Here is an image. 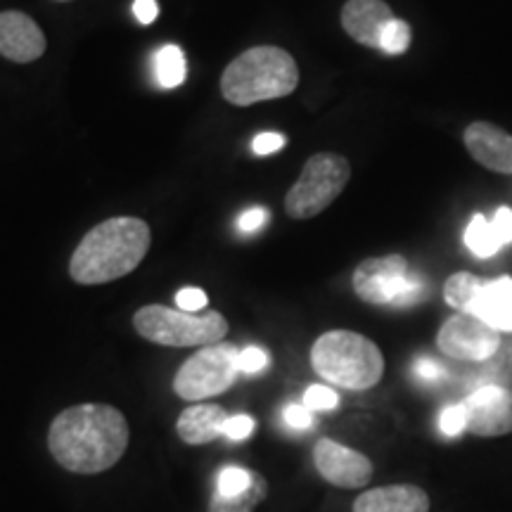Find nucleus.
Here are the masks:
<instances>
[{"label": "nucleus", "mask_w": 512, "mask_h": 512, "mask_svg": "<svg viewBox=\"0 0 512 512\" xmlns=\"http://www.w3.org/2000/svg\"><path fill=\"white\" fill-rule=\"evenodd\" d=\"M411 27H408L403 19H392V22L387 24L382 31V38H380V50L387 55H403L411 46Z\"/></svg>", "instance_id": "22"}, {"label": "nucleus", "mask_w": 512, "mask_h": 512, "mask_svg": "<svg viewBox=\"0 0 512 512\" xmlns=\"http://www.w3.org/2000/svg\"><path fill=\"white\" fill-rule=\"evenodd\" d=\"M354 512H430V496L413 484L380 486L358 496Z\"/></svg>", "instance_id": "15"}, {"label": "nucleus", "mask_w": 512, "mask_h": 512, "mask_svg": "<svg viewBox=\"0 0 512 512\" xmlns=\"http://www.w3.org/2000/svg\"><path fill=\"white\" fill-rule=\"evenodd\" d=\"M311 366L335 387L366 392L382 380L384 358L373 339L351 330H330L313 344Z\"/></svg>", "instance_id": "4"}, {"label": "nucleus", "mask_w": 512, "mask_h": 512, "mask_svg": "<svg viewBox=\"0 0 512 512\" xmlns=\"http://www.w3.org/2000/svg\"><path fill=\"white\" fill-rule=\"evenodd\" d=\"M240 375V349L235 344L219 342L202 347L178 368L174 392L183 401H202L223 394Z\"/></svg>", "instance_id": "8"}, {"label": "nucleus", "mask_w": 512, "mask_h": 512, "mask_svg": "<svg viewBox=\"0 0 512 512\" xmlns=\"http://www.w3.org/2000/svg\"><path fill=\"white\" fill-rule=\"evenodd\" d=\"M150 242V226L143 219L114 216L83 235L69 261V275L79 285L114 283L143 264Z\"/></svg>", "instance_id": "2"}, {"label": "nucleus", "mask_w": 512, "mask_h": 512, "mask_svg": "<svg viewBox=\"0 0 512 512\" xmlns=\"http://www.w3.org/2000/svg\"><path fill=\"white\" fill-rule=\"evenodd\" d=\"M268 366V354L259 347H247L240 351V373L254 375Z\"/></svg>", "instance_id": "29"}, {"label": "nucleus", "mask_w": 512, "mask_h": 512, "mask_svg": "<svg viewBox=\"0 0 512 512\" xmlns=\"http://www.w3.org/2000/svg\"><path fill=\"white\" fill-rule=\"evenodd\" d=\"M128 422L107 403H79L64 408L48 430V448L64 470L100 475L121 460L128 448Z\"/></svg>", "instance_id": "1"}, {"label": "nucleus", "mask_w": 512, "mask_h": 512, "mask_svg": "<svg viewBox=\"0 0 512 512\" xmlns=\"http://www.w3.org/2000/svg\"><path fill=\"white\" fill-rule=\"evenodd\" d=\"M176 304L181 311L200 313L207 309L209 297H207V292L200 290V287H183V290L176 294Z\"/></svg>", "instance_id": "27"}, {"label": "nucleus", "mask_w": 512, "mask_h": 512, "mask_svg": "<svg viewBox=\"0 0 512 512\" xmlns=\"http://www.w3.org/2000/svg\"><path fill=\"white\" fill-rule=\"evenodd\" d=\"M470 313L498 332H512V278L484 280Z\"/></svg>", "instance_id": "16"}, {"label": "nucleus", "mask_w": 512, "mask_h": 512, "mask_svg": "<svg viewBox=\"0 0 512 512\" xmlns=\"http://www.w3.org/2000/svg\"><path fill=\"white\" fill-rule=\"evenodd\" d=\"M133 328L147 342L162 347H211L223 342L228 335V320L219 311L188 313L169 309L162 304H150L136 311Z\"/></svg>", "instance_id": "5"}, {"label": "nucleus", "mask_w": 512, "mask_h": 512, "mask_svg": "<svg viewBox=\"0 0 512 512\" xmlns=\"http://www.w3.org/2000/svg\"><path fill=\"white\" fill-rule=\"evenodd\" d=\"M313 463L325 482L342 489H363L373 479V463L363 453L332 439H320L313 448Z\"/></svg>", "instance_id": "11"}, {"label": "nucleus", "mask_w": 512, "mask_h": 512, "mask_svg": "<svg viewBox=\"0 0 512 512\" xmlns=\"http://www.w3.org/2000/svg\"><path fill=\"white\" fill-rule=\"evenodd\" d=\"M351 178L347 157L335 152H318L304 164L302 176L285 197V211L294 221H306L325 211L342 195Z\"/></svg>", "instance_id": "7"}, {"label": "nucleus", "mask_w": 512, "mask_h": 512, "mask_svg": "<svg viewBox=\"0 0 512 512\" xmlns=\"http://www.w3.org/2000/svg\"><path fill=\"white\" fill-rule=\"evenodd\" d=\"M266 496H268L266 479L261 477L259 472H254L249 489L240 491V494L228 496V494H221V491H214L207 512H252L256 505L266 501Z\"/></svg>", "instance_id": "18"}, {"label": "nucleus", "mask_w": 512, "mask_h": 512, "mask_svg": "<svg viewBox=\"0 0 512 512\" xmlns=\"http://www.w3.org/2000/svg\"><path fill=\"white\" fill-rule=\"evenodd\" d=\"M252 147H254L256 155H261V157L273 155V152H280L285 147V136L283 133H273V131L259 133V136L254 138Z\"/></svg>", "instance_id": "31"}, {"label": "nucleus", "mask_w": 512, "mask_h": 512, "mask_svg": "<svg viewBox=\"0 0 512 512\" xmlns=\"http://www.w3.org/2000/svg\"><path fill=\"white\" fill-rule=\"evenodd\" d=\"M491 223H494L496 235H498V240L503 242V247L510 245V242H512V209L510 207H501L494 214V219H491Z\"/></svg>", "instance_id": "32"}, {"label": "nucleus", "mask_w": 512, "mask_h": 512, "mask_svg": "<svg viewBox=\"0 0 512 512\" xmlns=\"http://www.w3.org/2000/svg\"><path fill=\"white\" fill-rule=\"evenodd\" d=\"M304 406L309 411H332L339 406V396L335 389L325 387V384H311L304 394Z\"/></svg>", "instance_id": "25"}, {"label": "nucleus", "mask_w": 512, "mask_h": 512, "mask_svg": "<svg viewBox=\"0 0 512 512\" xmlns=\"http://www.w3.org/2000/svg\"><path fill=\"white\" fill-rule=\"evenodd\" d=\"M358 299L375 306H415L425 302L430 285L422 275L413 273L401 254L370 256L361 261L351 278Z\"/></svg>", "instance_id": "6"}, {"label": "nucleus", "mask_w": 512, "mask_h": 512, "mask_svg": "<svg viewBox=\"0 0 512 512\" xmlns=\"http://www.w3.org/2000/svg\"><path fill=\"white\" fill-rule=\"evenodd\" d=\"M252 477L254 472L245 470V467H226V470L219 475V486H216V491H221V494H228V496L240 494V491L249 489Z\"/></svg>", "instance_id": "24"}, {"label": "nucleus", "mask_w": 512, "mask_h": 512, "mask_svg": "<svg viewBox=\"0 0 512 512\" xmlns=\"http://www.w3.org/2000/svg\"><path fill=\"white\" fill-rule=\"evenodd\" d=\"M155 76L162 88H178L188 76L185 53L178 46H164L155 55Z\"/></svg>", "instance_id": "21"}, {"label": "nucleus", "mask_w": 512, "mask_h": 512, "mask_svg": "<svg viewBox=\"0 0 512 512\" xmlns=\"http://www.w3.org/2000/svg\"><path fill=\"white\" fill-rule=\"evenodd\" d=\"M57 3H69V0H57Z\"/></svg>", "instance_id": "36"}, {"label": "nucleus", "mask_w": 512, "mask_h": 512, "mask_svg": "<svg viewBox=\"0 0 512 512\" xmlns=\"http://www.w3.org/2000/svg\"><path fill=\"white\" fill-rule=\"evenodd\" d=\"M467 432L477 437H503L512 432V392L501 384H482L463 401Z\"/></svg>", "instance_id": "10"}, {"label": "nucleus", "mask_w": 512, "mask_h": 512, "mask_svg": "<svg viewBox=\"0 0 512 512\" xmlns=\"http://www.w3.org/2000/svg\"><path fill=\"white\" fill-rule=\"evenodd\" d=\"M133 15H136L140 24H152L159 15L157 0H136L133 3Z\"/></svg>", "instance_id": "34"}, {"label": "nucleus", "mask_w": 512, "mask_h": 512, "mask_svg": "<svg viewBox=\"0 0 512 512\" xmlns=\"http://www.w3.org/2000/svg\"><path fill=\"white\" fill-rule=\"evenodd\" d=\"M394 19L384 0H347L342 8V27L356 43L380 50L382 31Z\"/></svg>", "instance_id": "14"}, {"label": "nucleus", "mask_w": 512, "mask_h": 512, "mask_svg": "<svg viewBox=\"0 0 512 512\" xmlns=\"http://www.w3.org/2000/svg\"><path fill=\"white\" fill-rule=\"evenodd\" d=\"M439 432L448 439H456L460 434L467 432V415H465V406L463 401L460 403H451L446 406L439 415Z\"/></svg>", "instance_id": "23"}, {"label": "nucleus", "mask_w": 512, "mask_h": 512, "mask_svg": "<svg viewBox=\"0 0 512 512\" xmlns=\"http://www.w3.org/2000/svg\"><path fill=\"white\" fill-rule=\"evenodd\" d=\"M294 57L278 46H256L235 57L221 76V93L230 105L249 107L297 91Z\"/></svg>", "instance_id": "3"}, {"label": "nucleus", "mask_w": 512, "mask_h": 512, "mask_svg": "<svg viewBox=\"0 0 512 512\" xmlns=\"http://www.w3.org/2000/svg\"><path fill=\"white\" fill-rule=\"evenodd\" d=\"M484 287V280L472 273H453L444 285V299L448 306H453L458 313H470L475 304L479 290Z\"/></svg>", "instance_id": "19"}, {"label": "nucleus", "mask_w": 512, "mask_h": 512, "mask_svg": "<svg viewBox=\"0 0 512 512\" xmlns=\"http://www.w3.org/2000/svg\"><path fill=\"white\" fill-rule=\"evenodd\" d=\"M465 147L470 157L494 171V174H512V136L491 121H475L465 128Z\"/></svg>", "instance_id": "13"}, {"label": "nucleus", "mask_w": 512, "mask_h": 512, "mask_svg": "<svg viewBox=\"0 0 512 512\" xmlns=\"http://www.w3.org/2000/svg\"><path fill=\"white\" fill-rule=\"evenodd\" d=\"M254 432V420L249 415H228L226 425H223V434L233 441L247 439Z\"/></svg>", "instance_id": "30"}, {"label": "nucleus", "mask_w": 512, "mask_h": 512, "mask_svg": "<svg viewBox=\"0 0 512 512\" xmlns=\"http://www.w3.org/2000/svg\"><path fill=\"white\" fill-rule=\"evenodd\" d=\"M465 245L479 259H489L501 252L503 242L498 240L494 223L486 221L482 214H475L465 228Z\"/></svg>", "instance_id": "20"}, {"label": "nucleus", "mask_w": 512, "mask_h": 512, "mask_svg": "<svg viewBox=\"0 0 512 512\" xmlns=\"http://www.w3.org/2000/svg\"><path fill=\"white\" fill-rule=\"evenodd\" d=\"M46 34L19 10L0 12V55L17 64L36 62L46 53Z\"/></svg>", "instance_id": "12"}, {"label": "nucleus", "mask_w": 512, "mask_h": 512, "mask_svg": "<svg viewBox=\"0 0 512 512\" xmlns=\"http://www.w3.org/2000/svg\"><path fill=\"white\" fill-rule=\"evenodd\" d=\"M266 221H268V211L264 207H252L247 209L245 214H240L238 228L242 233H254V230H259Z\"/></svg>", "instance_id": "33"}, {"label": "nucleus", "mask_w": 512, "mask_h": 512, "mask_svg": "<svg viewBox=\"0 0 512 512\" xmlns=\"http://www.w3.org/2000/svg\"><path fill=\"white\" fill-rule=\"evenodd\" d=\"M226 420L228 413L216 403H197V406L185 408L181 413L176 422V432L185 444L202 446L221 437Z\"/></svg>", "instance_id": "17"}, {"label": "nucleus", "mask_w": 512, "mask_h": 512, "mask_svg": "<svg viewBox=\"0 0 512 512\" xmlns=\"http://www.w3.org/2000/svg\"><path fill=\"white\" fill-rule=\"evenodd\" d=\"M437 344L441 354L456 361L484 363L494 358L501 349V332L486 325L472 313H458L441 325Z\"/></svg>", "instance_id": "9"}, {"label": "nucleus", "mask_w": 512, "mask_h": 512, "mask_svg": "<svg viewBox=\"0 0 512 512\" xmlns=\"http://www.w3.org/2000/svg\"><path fill=\"white\" fill-rule=\"evenodd\" d=\"M505 363H508V366H512V347H508V356H505Z\"/></svg>", "instance_id": "35"}, {"label": "nucleus", "mask_w": 512, "mask_h": 512, "mask_svg": "<svg viewBox=\"0 0 512 512\" xmlns=\"http://www.w3.org/2000/svg\"><path fill=\"white\" fill-rule=\"evenodd\" d=\"M283 420L292 430H309L313 425V411L304 406V403H287L283 411Z\"/></svg>", "instance_id": "28"}, {"label": "nucleus", "mask_w": 512, "mask_h": 512, "mask_svg": "<svg viewBox=\"0 0 512 512\" xmlns=\"http://www.w3.org/2000/svg\"><path fill=\"white\" fill-rule=\"evenodd\" d=\"M413 377L422 384H437L446 377V368L430 356H420L418 361L413 363Z\"/></svg>", "instance_id": "26"}]
</instances>
